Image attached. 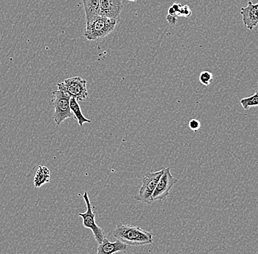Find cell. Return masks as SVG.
Instances as JSON below:
<instances>
[{"label":"cell","mask_w":258,"mask_h":254,"mask_svg":"<svg viewBox=\"0 0 258 254\" xmlns=\"http://www.w3.org/2000/svg\"><path fill=\"white\" fill-rule=\"evenodd\" d=\"M188 126H189L190 129L194 131V132H198L201 127V121L198 119H191V121H189Z\"/></svg>","instance_id":"16"},{"label":"cell","mask_w":258,"mask_h":254,"mask_svg":"<svg viewBox=\"0 0 258 254\" xmlns=\"http://www.w3.org/2000/svg\"><path fill=\"white\" fill-rule=\"evenodd\" d=\"M127 1H129V2H137V0H127Z\"/></svg>","instance_id":"19"},{"label":"cell","mask_w":258,"mask_h":254,"mask_svg":"<svg viewBox=\"0 0 258 254\" xmlns=\"http://www.w3.org/2000/svg\"><path fill=\"white\" fill-rule=\"evenodd\" d=\"M84 200L87 205V211L83 213H79V216L82 218V224L85 228L90 229L93 231L95 239L98 244L101 243L105 238V234L103 229L96 224L95 218L96 214L93 213V207L90 204V198H89L88 192H85L83 195Z\"/></svg>","instance_id":"6"},{"label":"cell","mask_w":258,"mask_h":254,"mask_svg":"<svg viewBox=\"0 0 258 254\" xmlns=\"http://www.w3.org/2000/svg\"><path fill=\"white\" fill-rule=\"evenodd\" d=\"M51 173L46 166H38L34 177V184L35 187H40L46 183L50 182Z\"/></svg>","instance_id":"11"},{"label":"cell","mask_w":258,"mask_h":254,"mask_svg":"<svg viewBox=\"0 0 258 254\" xmlns=\"http://www.w3.org/2000/svg\"><path fill=\"white\" fill-rule=\"evenodd\" d=\"M213 79H214V76H213L212 73L208 72V71L201 72L200 74V82L204 86H209L212 82Z\"/></svg>","instance_id":"15"},{"label":"cell","mask_w":258,"mask_h":254,"mask_svg":"<svg viewBox=\"0 0 258 254\" xmlns=\"http://www.w3.org/2000/svg\"><path fill=\"white\" fill-rule=\"evenodd\" d=\"M242 20L248 30H252L258 24V3L248 2L247 6L241 9Z\"/></svg>","instance_id":"9"},{"label":"cell","mask_w":258,"mask_h":254,"mask_svg":"<svg viewBox=\"0 0 258 254\" xmlns=\"http://www.w3.org/2000/svg\"><path fill=\"white\" fill-rule=\"evenodd\" d=\"M169 18H167V21H168V22L170 24H172V25H174V24H175L176 23V17H175V16H172L170 15L167 16Z\"/></svg>","instance_id":"18"},{"label":"cell","mask_w":258,"mask_h":254,"mask_svg":"<svg viewBox=\"0 0 258 254\" xmlns=\"http://www.w3.org/2000/svg\"><path fill=\"white\" fill-rule=\"evenodd\" d=\"M163 172H164V168L157 172L148 173L143 176V184L139 191L138 195L135 197L136 200L148 205L153 203V193Z\"/></svg>","instance_id":"5"},{"label":"cell","mask_w":258,"mask_h":254,"mask_svg":"<svg viewBox=\"0 0 258 254\" xmlns=\"http://www.w3.org/2000/svg\"><path fill=\"white\" fill-rule=\"evenodd\" d=\"M70 108L72 114H74V118L77 120L78 122L79 125L81 127L84 125L85 123H91V121L84 116L82 114V110H81L80 105L78 104V101L75 98L71 97L70 99Z\"/></svg>","instance_id":"13"},{"label":"cell","mask_w":258,"mask_h":254,"mask_svg":"<svg viewBox=\"0 0 258 254\" xmlns=\"http://www.w3.org/2000/svg\"><path fill=\"white\" fill-rule=\"evenodd\" d=\"M70 95L61 90H54L52 92L51 104L54 108L53 119L56 125H60L64 120L73 118L70 108Z\"/></svg>","instance_id":"3"},{"label":"cell","mask_w":258,"mask_h":254,"mask_svg":"<svg viewBox=\"0 0 258 254\" xmlns=\"http://www.w3.org/2000/svg\"><path fill=\"white\" fill-rule=\"evenodd\" d=\"M112 236L130 246L151 245L153 242L152 233L138 226L119 223L113 231Z\"/></svg>","instance_id":"1"},{"label":"cell","mask_w":258,"mask_h":254,"mask_svg":"<svg viewBox=\"0 0 258 254\" xmlns=\"http://www.w3.org/2000/svg\"><path fill=\"white\" fill-rule=\"evenodd\" d=\"M117 21L101 16H96L86 22L85 36L88 40L104 38L114 30Z\"/></svg>","instance_id":"2"},{"label":"cell","mask_w":258,"mask_h":254,"mask_svg":"<svg viewBox=\"0 0 258 254\" xmlns=\"http://www.w3.org/2000/svg\"><path fill=\"white\" fill-rule=\"evenodd\" d=\"M128 249V245L121 241L117 240L111 242L106 237H105L101 243L98 244L97 248V254H114L118 252L125 251Z\"/></svg>","instance_id":"10"},{"label":"cell","mask_w":258,"mask_h":254,"mask_svg":"<svg viewBox=\"0 0 258 254\" xmlns=\"http://www.w3.org/2000/svg\"><path fill=\"white\" fill-rule=\"evenodd\" d=\"M122 10V0H100L99 16L118 22Z\"/></svg>","instance_id":"8"},{"label":"cell","mask_w":258,"mask_h":254,"mask_svg":"<svg viewBox=\"0 0 258 254\" xmlns=\"http://www.w3.org/2000/svg\"><path fill=\"white\" fill-rule=\"evenodd\" d=\"M191 15V11L190 8L187 6H181L180 11H179L178 16H184V17H189Z\"/></svg>","instance_id":"17"},{"label":"cell","mask_w":258,"mask_h":254,"mask_svg":"<svg viewBox=\"0 0 258 254\" xmlns=\"http://www.w3.org/2000/svg\"><path fill=\"white\" fill-rule=\"evenodd\" d=\"M177 179L174 178L171 174L170 168H164V172L161 175L160 179L156 185V189L152 195L153 202L156 200H165L169 196L170 190H172L175 183L177 182Z\"/></svg>","instance_id":"7"},{"label":"cell","mask_w":258,"mask_h":254,"mask_svg":"<svg viewBox=\"0 0 258 254\" xmlns=\"http://www.w3.org/2000/svg\"><path fill=\"white\" fill-rule=\"evenodd\" d=\"M82 3L86 14V22L99 15L100 0H82Z\"/></svg>","instance_id":"12"},{"label":"cell","mask_w":258,"mask_h":254,"mask_svg":"<svg viewBox=\"0 0 258 254\" xmlns=\"http://www.w3.org/2000/svg\"><path fill=\"white\" fill-rule=\"evenodd\" d=\"M242 108L245 111H247L249 108L258 106V90H255V93L251 96L243 98L240 100Z\"/></svg>","instance_id":"14"},{"label":"cell","mask_w":258,"mask_h":254,"mask_svg":"<svg viewBox=\"0 0 258 254\" xmlns=\"http://www.w3.org/2000/svg\"><path fill=\"white\" fill-rule=\"evenodd\" d=\"M58 90L68 93L77 101H83L88 95L87 81L80 77H71L58 83Z\"/></svg>","instance_id":"4"}]
</instances>
